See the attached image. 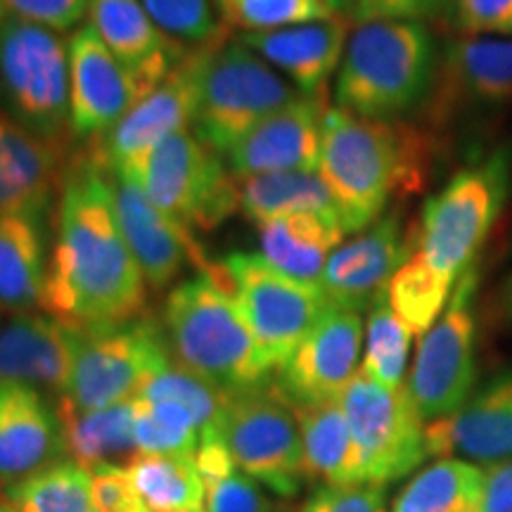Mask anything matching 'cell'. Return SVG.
<instances>
[{"label": "cell", "instance_id": "1", "mask_svg": "<svg viewBox=\"0 0 512 512\" xmlns=\"http://www.w3.org/2000/svg\"><path fill=\"white\" fill-rule=\"evenodd\" d=\"M53 219L43 311L76 330L143 318L145 275L121 230L112 171L93 143L64 164Z\"/></svg>", "mask_w": 512, "mask_h": 512}, {"label": "cell", "instance_id": "2", "mask_svg": "<svg viewBox=\"0 0 512 512\" xmlns=\"http://www.w3.org/2000/svg\"><path fill=\"white\" fill-rule=\"evenodd\" d=\"M437 131L411 119H363L330 107L318 174L335 200L344 230L361 233L434 176Z\"/></svg>", "mask_w": 512, "mask_h": 512}, {"label": "cell", "instance_id": "3", "mask_svg": "<svg viewBox=\"0 0 512 512\" xmlns=\"http://www.w3.org/2000/svg\"><path fill=\"white\" fill-rule=\"evenodd\" d=\"M162 328L171 356L226 394L266 387L275 373L233 294L209 273L169 292Z\"/></svg>", "mask_w": 512, "mask_h": 512}, {"label": "cell", "instance_id": "4", "mask_svg": "<svg viewBox=\"0 0 512 512\" xmlns=\"http://www.w3.org/2000/svg\"><path fill=\"white\" fill-rule=\"evenodd\" d=\"M439 50L425 22H370L349 34L337 69L339 110L363 119H406L425 107Z\"/></svg>", "mask_w": 512, "mask_h": 512}, {"label": "cell", "instance_id": "5", "mask_svg": "<svg viewBox=\"0 0 512 512\" xmlns=\"http://www.w3.org/2000/svg\"><path fill=\"white\" fill-rule=\"evenodd\" d=\"M512 192V145H498L489 155L453 174L422 207L418 252L434 271L458 283L475 264Z\"/></svg>", "mask_w": 512, "mask_h": 512}, {"label": "cell", "instance_id": "6", "mask_svg": "<svg viewBox=\"0 0 512 512\" xmlns=\"http://www.w3.org/2000/svg\"><path fill=\"white\" fill-rule=\"evenodd\" d=\"M69 43L62 34L8 17L0 29V110L36 138L67 150L72 133Z\"/></svg>", "mask_w": 512, "mask_h": 512}, {"label": "cell", "instance_id": "7", "mask_svg": "<svg viewBox=\"0 0 512 512\" xmlns=\"http://www.w3.org/2000/svg\"><path fill=\"white\" fill-rule=\"evenodd\" d=\"M297 88L245 43L214 41L204 57L190 131L219 155L299 98Z\"/></svg>", "mask_w": 512, "mask_h": 512}, {"label": "cell", "instance_id": "8", "mask_svg": "<svg viewBox=\"0 0 512 512\" xmlns=\"http://www.w3.org/2000/svg\"><path fill=\"white\" fill-rule=\"evenodd\" d=\"M207 273L233 294L275 373L330 306L323 287L275 271L261 254L230 252Z\"/></svg>", "mask_w": 512, "mask_h": 512}, {"label": "cell", "instance_id": "9", "mask_svg": "<svg viewBox=\"0 0 512 512\" xmlns=\"http://www.w3.org/2000/svg\"><path fill=\"white\" fill-rule=\"evenodd\" d=\"M128 178L192 233L216 230L240 211V185L228 164L190 128L166 138Z\"/></svg>", "mask_w": 512, "mask_h": 512}, {"label": "cell", "instance_id": "10", "mask_svg": "<svg viewBox=\"0 0 512 512\" xmlns=\"http://www.w3.org/2000/svg\"><path fill=\"white\" fill-rule=\"evenodd\" d=\"M162 323L138 318L126 325L76 330L67 392L55 403L100 411L133 401L147 377L171 361Z\"/></svg>", "mask_w": 512, "mask_h": 512}, {"label": "cell", "instance_id": "11", "mask_svg": "<svg viewBox=\"0 0 512 512\" xmlns=\"http://www.w3.org/2000/svg\"><path fill=\"white\" fill-rule=\"evenodd\" d=\"M214 437L238 470L273 494L292 498L306 482L297 411L275 384L230 394Z\"/></svg>", "mask_w": 512, "mask_h": 512}, {"label": "cell", "instance_id": "12", "mask_svg": "<svg viewBox=\"0 0 512 512\" xmlns=\"http://www.w3.org/2000/svg\"><path fill=\"white\" fill-rule=\"evenodd\" d=\"M479 268L472 264L453 287L446 309L418 344L406 389L422 415L432 422L456 413L475 384V302Z\"/></svg>", "mask_w": 512, "mask_h": 512}, {"label": "cell", "instance_id": "13", "mask_svg": "<svg viewBox=\"0 0 512 512\" xmlns=\"http://www.w3.org/2000/svg\"><path fill=\"white\" fill-rule=\"evenodd\" d=\"M363 465V484L387 486L411 475L427 456L425 420L406 384L389 389L358 370L339 396Z\"/></svg>", "mask_w": 512, "mask_h": 512}, {"label": "cell", "instance_id": "14", "mask_svg": "<svg viewBox=\"0 0 512 512\" xmlns=\"http://www.w3.org/2000/svg\"><path fill=\"white\" fill-rule=\"evenodd\" d=\"M211 43L190 46L188 55L164 81L147 91L105 138L93 140V147L112 174L131 176L155 147L192 126L200 74Z\"/></svg>", "mask_w": 512, "mask_h": 512}, {"label": "cell", "instance_id": "15", "mask_svg": "<svg viewBox=\"0 0 512 512\" xmlns=\"http://www.w3.org/2000/svg\"><path fill=\"white\" fill-rule=\"evenodd\" d=\"M415 249L418 223L408 221L401 204H396L332 252L320 287L332 306L363 313L387 292L389 280Z\"/></svg>", "mask_w": 512, "mask_h": 512}, {"label": "cell", "instance_id": "16", "mask_svg": "<svg viewBox=\"0 0 512 512\" xmlns=\"http://www.w3.org/2000/svg\"><path fill=\"white\" fill-rule=\"evenodd\" d=\"M363 339L361 313L330 304L280 368L275 387L292 406L337 401L358 373Z\"/></svg>", "mask_w": 512, "mask_h": 512}, {"label": "cell", "instance_id": "17", "mask_svg": "<svg viewBox=\"0 0 512 512\" xmlns=\"http://www.w3.org/2000/svg\"><path fill=\"white\" fill-rule=\"evenodd\" d=\"M512 105V38L460 36L446 43L427 98V126L441 128L460 107Z\"/></svg>", "mask_w": 512, "mask_h": 512}, {"label": "cell", "instance_id": "18", "mask_svg": "<svg viewBox=\"0 0 512 512\" xmlns=\"http://www.w3.org/2000/svg\"><path fill=\"white\" fill-rule=\"evenodd\" d=\"M69 83L72 133L88 143L105 138L143 98L133 76L91 24H81L69 38Z\"/></svg>", "mask_w": 512, "mask_h": 512}, {"label": "cell", "instance_id": "19", "mask_svg": "<svg viewBox=\"0 0 512 512\" xmlns=\"http://www.w3.org/2000/svg\"><path fill=\"white\" fill-rule=\"evenodd\" d=\"M328 93L299 95L226 152L235 181L275 171H318Z\"/></svg>", "mask_w": 512, "mask_h": 512}, {"label": "cell", "instance_id": "20", "mask_svg": "<svg viewBox=\"0 0 512 512\" xmlns=\"http://www.w3.org/2000/svg\"><path fill=\"white\" fill-rule=\"evenodd\" d=\"M112 183L121 230L150 290H166L190 264L209 271L211 261L192 230L166 216L133 178L112 174Z\"/></svg>", "mask_w": 512, "mask_h": 512}, {"label": "cell", "instance_id": "21", "mask_svg": "<svg viewBox=\"0 0 512 512\" xmlns=\"http://www.w3.org/2000/svg\"><path fill=\"white\" fill-rule=\"evenodd\" d=\"M427 456L498 463L512 458V373L498 375L446 418L427 422Z\"/></svg>", "mask_w": 512, "mask_h": 512}, {"label": "cell", "instance_id": "22", "mask_svg": "<svg viewBox=\"0 0 512 512\" xmlns=\"http://www.w3.org/2000/svg\"><path fill=\"white\" fill-rule=\"evenodd\" d=\"M351 19L335 15L320 22L273 31H240L238 41L278 69L302 95L328 93L330 76L342 64Z\"/></svg>", "mask_w": 512, "mask_h": 512}, {"label": "cell", "instance_id": "23", "mask_svg": "<svg viewBox=\"0 0 512 512\" xmlns=\"http://www.w3.org/2000/svg\"><path fill=\"white\" fill-rule=\"evenodd\" d=\"M88 24L124 64L143 95L164 81L190 50L157 27L140 0H88Z\"/></svg>", "mask_w": 512, "mask_h": 512}, {"label": "cell", "instance_id": "24", "mask_svg": "<svg viewBox=\"0 0 512 512\" xmlns=\"http://www.w3.org/2000/svg\"><path fill=\"white\" fill-rule=\"evenodd\" d=\"M62 453V425L50 396L22 382H0V484L36 475Z\"/></svg>", "mask_w": 512, "mask_h": 512}, {"label": "cell", "instance_id": "25", "mask_svg": "<svg viewBox=\"0 0 512 512\" xmlns=\"http://www.w3.org/2000/svg\"><path fill=\"white\" fill-rule=\"evenodd\" d=\"M74 328L43 313H19L0 325V382H22L53 399L67 392Z\"/></svg>", "mask_w": 512, "mask_h": 512}, {"label": "cell", "instance_id": "26", "mask_svg": "<svg viewBox=\"0 0 512 512\" xmlns=\"http://www.w3.org/2000/svg\"><path fill=\"white\" fill-rule=\"evenodd\" d=\"M67 150L36 138L0 110V211L55 216Z\"/></svg>", "mask_w": 512, "mask_h": 512}, {"label": "cell", "instance_id": "27", "mask_svg": "<svg viewBox=\"0 0 512 512\" xmlns=\"http://www.w3.org/2000/svg\"><path fill=\"white\" fill-rule=\"evenodd\" d=\"M50 219L34 211H0V311L19 316L43 309Z\"/></svg>", "mask_w": 512, "mask_h": 512}, {"label": "cell", "instance_id": "28", "mask_svg": "<svg viewBox=\"0 0 512 512\" xmlns=\"http://www.w3.org/2000/svg\"><path fill=\"white\" fill-rule=\"evenodd\" d=\"M344 230L339 216L292 214L259 226L261 256L275 271L302 283L320 285L332 252L342 245Z\"/></svg>", "mask_w": 512, "mask_h": 512}, {"label": "cell", "instance_id": "29", "mask_svg": "<svg viewBox=\"0 0 512 512\" xmlns=\"http://www.w3.org/2000/svg\"><path fill=\"white\" fill-rule=\"evenodd\" d=\"M302 432L306 479L330 486L363 484V465L342 403L325 401L294 406Z\"/></svg>", "mask_w": 512, "mask_h": 512}, {"label": "cell", "instance_id": "30", "mask_svg": "<svg viewBox=\"0 0 512 512\" xmlns=\"http://www.w3.org/2000/svg\"><path fill=\"white\" fill-rule=\"evenodd\" d=\"M62 425L64 453L86 470L100 465H126L138 453L133 401L100 411H74L55 403Z\"/></svg>", "mask_w": 512, "mask_h": 512}, {"label": "cell", "instance_id": "31", "mask_svg": "<svg viewBox=\"0 0 512 512\" xmlns=\"http://www.w3.org/2000/svg\"><path fill=\"white\" fill-rule=\"evenodd\" d=\"M240 211L256 228L292 214L337 216L335 200L318 171H275L238 181Z\"/></svg>", "mask_w": 512, "mask_h": 512}, {"label": "cell", "instance_id": "32", "mask_svg": "<svg viewBox=\"0 0 512 512\" xmlns=\"http://www.w3.org/2000/svg\"><path fill=\"white\" fill-rule=\"evenodd\" d=\"M124 467L147 512H207V486L195 456L136 453Z\"/></svg>", "mask_w": 512, "mask_h": 512}, {"label": "cell", "instance_id": "33", "mask_svg": "<svg viewBox=\"0 0 512 512\" xmlns=\"http://www.w3.org/2000/svg\"><path fill=\"white\" fill-rule=\"evenodd\" d=\"M482 482V465L441 458L403 486L392 512H477Z\"/></svg>", "mask_w": 512, "mask_h": 512}, {"label": "cell", "instance_id": "34", "mask_svg": "<svg viewBox=\"0 0 512 512\" xmlns=\"http://www.w3.org/2000/svg\"><path fill=\"white\" fill-rule=\"evenodd\" d=\"M453 287H456L453 280L439 275L415 252L394 273L384 294H387V302L392 306V311L413 332V337H422L444 313Z\"/></svg>", "mask_w": 512, "mask_h": 512}, {"label": "cell", "instance_id": "35", "mask_svg": "<svg viewBox=\"0 0 512 512\" xmlns=\"http://www.w3.org/2000/svg\"><path fill=\"white\" fill-rule=\"evenodd\" d=\"M5 498L17 512H91V470L74 460H57L8 484Z\"/></svg>", "mask_w": 512, "mask_h": 512}, {"label": "cell", "instance_id": "36", "mask_svg": "<svg viewBox=\"0 0 512 512\" xmlns=\"http://www.w3.org/2000/svg\"><path fill=\"white\" fill-rule=\"evenodd\" d=\"M228 396L230 394L221 392L219 387H214V384L202 380L195 373H190L176 358H171L169 363H164L162 368H157L155 373L147 377L136 399L181 403L183 408H188L192 413L197 425H200L202 441L216 434L221 415L226 411Z\"/></svg>", "mask_w": 512, "mask_h": 512}, {"label": "cell", "instance_id": "37", "mask_svg": "<svg viewBox=\"0 0 512 512\" xmlns=\"http://www.w3.org/2000/svg\"><path fill=\"white\" fill-rule=\"evenodd\" d=\"M413 332L392 311L387 294L368 309L366 339H363L361 373L389 389L403 387Z\"/></svg>", "mask_w": 512, "mask_h": 512}, {"label": "cell", "instance_id": "38", "mask_svg": "<svg viewBox=\"0 0 512 512\" xmlns=\"http://www.w3.org/2000/svg\"><path fill=\"white\" fill-rule=\"evenodd\" d=\"M133 420L138 453L195 456L200 448V425L181 403L133 399Z\"/></svg>", "mask_w": 512, "mask_h": 512}, {"label": "cell", "instance_id": "39", "mask_svg": "<svg viewBox=\"0 0 512 512\" xmlns=\"http://www.w3.org/2000/svg\"><path fill=\"white\" fill-rule=\"evenodd\" d=\"M219 12L228 27L273 31L335 17L323 0H221Z\"/></svg>", "mask_w": 512, "mask_h": 512}, {"label": "cell", "instance_id": "40", "mask_svg": "<svg viewBox=\"0 0 512 512\" xmlns=\"http://www.w3.org/2000/svg\"><path fill=\"white\" fill-rule=\"evenodd\" d=\"M157 27L190 46H207L223 36L211 0H140Z\"/></svg>", "mask_w": 512, "mask_h": 512}, {"label": "cell", "instance_id": "41", "mask_svg": "<svg viewBox=\"0 0 512 512\" xmlns=\"http://www.w3.org/2000/svg\"><path fill=\"white\" fill-rule=\"evenodd\" d=\"M444 15L463 36L512 38V0H446Z\"/></svg>", "mask_w": 512, "mask_h": 512}, {"label": "cell", "instance_id": "42", "mask_svg": "<svg viewBox=\"0 0 512 512\" xmlns=\"http://www.w3.org/2000/svg\"><path fill=\"white\" fill-rule=\"evenodd\" d=\"M299 512H389L384 486H318Z\"/></svg>", "mask_w": 512, "mask_h": 512}, {"label": "cell", "instance_id": "43", "mask_svg": "<svg viewBox=\"0 0 512 512\" xmlns=\"http://www.w3.org/2000/svg\"><path fill=\"white\" fill-rule=\"evenodd\" d=\"M91 503L98 512H147L124 465H100L91 470Z\"/></svg>", "mask_w": 512, "mask_h": 512}, {"label": "cell", "instance_id": "44", "mask_svg": "<svg viewBox=\"0 0 512 512\" xmlns=\"http://www.w3.org/2000/svg\"><path fill=\"white\" fill-rule=\"evenodd\" d=\"M5 12L62 34L81 27V19L88 15V0H5Z\"/></svg>", "mask_w": 512, "mask_h": 512}, {"label": "cell", "instance_id": "45", "mask_svg": "<svg viewBox=\"0 0 512 512\" xmlns=\"http://www.w3.org/2000/svg\"><path fill=\"white\" fill-rule=\"evenodd\" d=\"M207 512H275V505L252 477L233 470L207 486Z\"/></svg>", "mask_w": 512, "mask_h": 512}, {"label": "cell", "instance_id": "46", "mask_svg": "<svg viewBox=\"0 0 512 512\" xmlns=\"http://www.w3.org/2000/svg\"><path fill=\"white\" fill-rule=\"evenodd\" d=\"M446 0H356L351 24L370 22H427L444 15Z\"/></svg>", "mask_w": 512, "mask_h": 512}, {"label": "cell", "instance_id": "47", "mask_svg": "<svg viewBox=\"0 0 512 512\" xmlns=\"http://www.w3.org/2000/svg\"><path fill=\"white\" fill-rule=\"evenodd\" d=\"M484 482L477 512H512V458L482 465Z\"/></svg>", "mask_w": 512, "mask_h": 512}, {"label": "cell", "instance_id": "48", "mask_svg": "<svg viewBox=\"0 0 512 512\" xmlns=\"http://www.w3.org/2000/svg\"><path fill=\"white\" fill-rule=\"evenodd\" d=\"M491 316H494L496 325L505 330H512V271L505 275L503 283L498 285L494 294V304H491Z\"/></svg>", "mask_w": 512, "mask_h": 512}, {"label": "cell", "instance_id": "49", "mask_svg": "<svg viewBox=\"0 0 512 512\" xmlns=\"http://www.w3.org/2000/svg\"><path fill=\"white\" fill-rule=\"evenodd\" d=\"M328 8L335 12V15H344V12H351V8H354L356 0H323Z\"/></svg>", "mask_w": 512, "mask_h": 512}, {"label": "cell", "instance_id": "50", "mask_svg": "<svg viewBox=\"0 0 512 512\" xmlns=\"http://www.w3.org/2000/svg\"><path fill=\"white\" fill-rule=\"evenodd\" d=\"M5 19H8V12H5V0H0V29H3Z\"/></svg>", "mask_w": 512, "mask_h": 512}, {"label": "cell", "instance_id": "51", "mask_svg": "<svg viewBox=\"0 0 512 512\" xmlns=\"http://www.w3.org/2000/svg\"><path fill=\"white\" fill-rule=\"evenodd\" d=\"M0 512H17V510H15V508H12V505H10L8 501H5V503H3V501H0Z\"/></svg>", "mask_w": 512, "mask_h": 512}, {"label": "cell", "instance_id": "52", "mask_svg": "<svg viewBox=\"0 0 512 512\" xmlns=\"http://www.w3.org/2000/svg\"><path fill=\"white\" fill-rule=\"evenodd\" d=\"M505 254L512 256V238H510V242H508V247H505Z\"/></svg>", "mask_w": 512, "mask_h": 512}, {"label": "cell", "instance_id": "53", "mask_svg": "<svg viewBox=\"0 0 512 512\" xmlns=\"http://www.w3.org/2000/svg\"><path fill=\"white\" fill-rule=\"evenodd\" d=\"M211 3H214V5H216V8H219V5H221V0H211Z\"/></svg>", "mask_w": 512, "mask_h": 512}, {"label": "cell", "instance_id": "54", "mask_svg": "<svg viewBox=\"0 0 512 512\" xmlns=\"http://www.w3.org/2000/svg\"><path fill=\"white\" fill-rule=\"evenodd\" d=\"M91 512H98V510H91Z\"/></svg>", "mask_w": 512, "mask_h": 512}]
</instances>
